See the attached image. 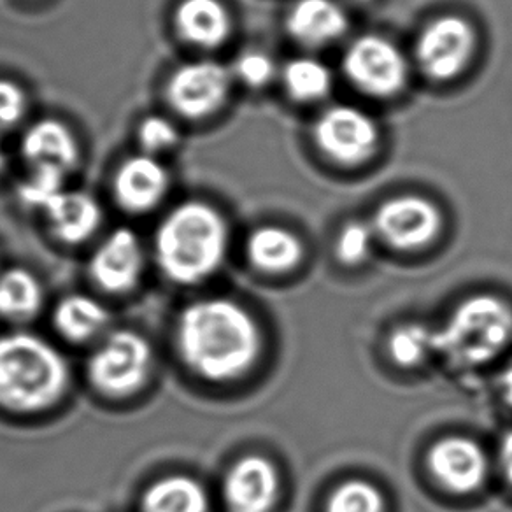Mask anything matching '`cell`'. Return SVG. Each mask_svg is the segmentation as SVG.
I'll use <instances>...</instances> for the list:
<instances>
[{"label":"cell","instance_id":"cell-1","mask_svg":"<svg viewBox=\"0 0 512 512\" xmlns=\"http://www.w3.org/2000/svg\"><path fill=\"white\" fill-rule=\"evenodd\" d=\"M178 346L193 372L209 381H228L255 365L262 339L255 320L239 304L207 299L179 316Z\"/></svg>","mask_w":512,"mask_h":512},{"label":"cell","instance_id":"cell-2","mask_svg":"<svg viewBox=\"0 0 512 512\" xmlns=\"http://www.w3.org/2000/svg\"><path fill=\"white\" fill-rule=\"evenodd\" d=\"M227 251V221L218 209L199 200L172 209L155 235L160 269L181 285H195L213 276Z\"/></svg>","mask_w":512,"mask_h":512},{"label":"cell","instance_id":"cell-3","mask_svg":"<svg viewBox=\"0 0 512 512\" xmlns=\"http://www.w3.org/2000/svg\"><path fill=\"white\" fill-rule=\"evenodd\" d=\"M69 384V367L55 346L29 332L0 337V406L34 413L53 406Z\"/></svg>","mask_w":512,"mask_h":512},{"label":"cell","instance_id":"cell-4","mask_svg":"<svg viewBox=\"0 0 512 512\" xmlns=\"http://www.w3.org/2000/svg\"><path fill=\"white\" fill-rule=\"evenodd\" d=\"M512 337V311L491 295L465 300L434 332V348L460 367L493 360Z\"/></svg>","mask_w":512,"mask_h":512},{"label":"cell","instance_id":"cell-5","mask_svg":"<svg viewBox=\"0 0 512 512\" xmlns=\"http://www.w3.org/2000/svg\"><path fill=\"white\" fill-rule=\"evenodd\" d=\"M151 348L143 335L120 330L100 344L88 363V376L99 392L125 397L148 379Z\"/></svg>","mask_w":512,"mask_h":512},{"label":"cell","instance_id":"cell-6","mask_svg":"<svg viewBox=\"0 0 512 512\" xmlns=\"http://www.w3.org/2000/svg\"><path fill=\"white\" fill-rule=\"evenodd\" d=\"M342 69L351 85L374 99L399 95L409 79V65L402 51L381 36H362L349 44Z\"/></svg>","mask_w":512,"mask_h":512},{"label":"cell","instance_id":"cell-7","mask_svg":"<svg viewBox=\"0 0 512 512\" xmlns=\"http://www.w3.org/2000/svg\"><path fill=\"white\" fill-rule=\"evenodd\" d=\"M314 141L325 157L341 165L367 162L379 143V128L372 116L353 106H334L314 125Z\"/></svg>","mask_w":512,"mask_h":512},{"label":"cell","instance_id":"cell-8","mask_svg":"<svg viewBox=\"0 0 512 512\" xmlns=\"http://www.w3.org/2000/svg\"><path fill=\"white\" fill-rule=\"evenodd\" d=\"M476 48V34L467 20L446 15L428 23L416 43L421 71L435 81H449L462 74Z\"/></svg>","mask_w":512,"mask_h":512},{"label":"cell","instance_id":"cell-9","mask_svg":"<svg viewBox=\"0 0 512 512\" xmlns=\"http://www.w3.org/2000/svg\"><path fill=\"white\" fill-rule=\"evenodd\" d=\"M232 72L213 60L183 64L167 83V99L176 113L202 120L220 111L227 102Z\"/></svg>","mask_w":512,"mask_h":512},{"label":"cell","instance_id":"cell-10","mask_svg":"<svg viewBox=\"0 0 512 512\" xmlns=\"http://www.w3.org/2000/svg\"><path fill=\"white\" fill-rule=\"evenodd\" d=\"M441 211L418 195H402L383 202L374 216L376 234L395 249L425 248L439 235Z\"/></svg>","mask_w":512,"mask_h":512},{"label":"cell","instance_id":"cell-11","mask_svg":"<svg viewBox=\"0 0 512 512\" xmlns=\"http://www.w3.org/2000/svg\"><path fill=\"white\" fill-rule=\"evenodd\" d=\"M144 251L134 230L118 228L100 244L90 262V274L109 293H125L139 283Z\"/></svg>","mask_w":512,"mask_h":512},{"label":"cell","instance_id":"cell-12","mask_svg":"<svg viewBox=\"0 0 512 512\" xmlns=\"http://www.w3.org/2000/svg\"><path fill=\"white\" fill-rule=\"evenodd\" d=\"M278 491V470L264 456L241 458L223 481V497L232 512H269Z\"/></svg>","mask_w":512,"mask_h":512},{"label":"cell","instance_id":"cell-13","mask_svg":"<svg viewBox=\"0 0 512 512\" xmlns=\"http://www.w3.org/2000/svg\"><path fill=\"white\" fill-rule=\"evenodd\" d=\"M171 176L157 157L143 153L120 165L113 181L114 199L128 213H148L169 192Z\"/></svg>","mask_w":512,"mask_h":512},{"label":"cell","instance_id":"cell-14","mask_svg":"<svg viewBox=\"0 0 512 512\" xmlns=\"http://www.w3.org/2000/svg\"><path fill=\"white\" fill-rule=\"evenodd\" d=\"M432 476L453 493L476 491L486 479V456L476 442L465 437H446L430 449Z\"/></svg>","mask_w":512,"mask_h":512},{"label":"cell","instance_id":"cell-15","mask_svg":"<svg viewBox=\"0 0 512 512\" xmlns=\"http://www.w3.org/2000/svg\"><path fill=\"white\" fill-rule=\"evenodd\" d=\"M286 29L297 43L320 48L346 34L348 16L334 0H297L286 18Z\"/></svg>","mask_w":512,"mask_h":512},{"label":"cell","instance_id":"cell-16","mask_svg":"<svg viewBox=\"0 0 512 512\" xmlns=\"http://www.w3.org/2000/svg\"><path fill=\"white\" fill-rule=\"evenodd\" d=\"M51 230L65 244L88 241L102 223V209L90 193L64 190L43 207Z\"/></svg>","mask_w":512,"mask_h":512},{"label":"cell","instance_id":"cell-17","mask_svg":"<svg viewBox=\"0 0 512 512\" xmlns=\"http://www.w3.org/2000/svg\"><path fill=\"white\" fill-rule=\"evenodd\" d=\"M174 25L186 43L204 50L220 48L232 32V18L220 0H181Z\"/></svg>","mask_w":512,"mask_h":512},{"label":"cell","instance_id":"cell-18","mask_svg":"<svg viewBox=\"0 0 512 512\" xmlns=\"http://www.w3.org/2000/svg\"><path fill=\"white\" fill-rule=\"evenodd\" d=\"M22 155L30 167L55 165L71 172L79 160V146L71 128L58 120L37 121L25 132Z\"/></svg>","mask_w":512,"mask_h":512},{"label":"cell","instance_id":"cell-19","mask_svg":"<svg viewBox=\"0 0 512 512\" xmlns=\"http://www.w3.org/2000/svg\"><path fill=\"white\" fill-rule=\"evenodd\" d=\"M248 258L260 271L281 274L295 269L304 255L297 235L285 228H256L248 239Z\"/></svg>","mask_w":512,"mask_h":512},{"label":"cell","instance_id":"cell-20","mask_svg":"<svg viewBox=\"0 0 512 512\" xmlns=\"http://www.w3.org/2000/svg\"><path fill=\"white\" fill-rule=\"evenodd\" d=\"M204 488L188 476H167L144 493V512H207Z\"/></svg>","mask_w":512,"mask_h":512},{"label":"cell","instance_id":"cell-21","mask_svg":"<svg viewBox=\"0 0 512 512\" xmlns=\"http://www.w3.org/2000/svg\"><path fill=\"white\" fill-rule=\"evenodd\" d=\"M55 327L69 341L83 342L100 334L107 323L109 314L102 304L86 295L65 297L55 309Z\"/></svg>","mask_w":512,"mask_h":512},{"label":"cell","instance_id":"cell-22","mask_svg":"<svg viewBox=\"0 0 512 512\" xmlns=\"http://www.w3.org/2000/svg\"><path fill=\"white\" fill-rule=\"evenodd\" d=\"M43 306V288L25 269H9L0 276V314L11 320H27Z\"/></svg>","mask_w":512,"mask_h":512},{"label":"cell","instance_id":"cell-23","mask_svg":"<svg viewBox=\"0 0 512 512\" xmlns=\"http://www.w3.org/2000/svg\"><path fill=\"white\" fill-rule=\"evenodd\" d=\"M332 83V72L316 58H293L283 69V85L286 92L299 102L325 99L332 90Z\"/></svg>","mask_w":512,"mask_h":512},{"label":"cell","instance_id":"cell-24","mask_svg":"<svg viewBox=\"0 0 512 512\" xmlns=\"http://www.w3.org/2000/svg\"><path fill=\"white\" fill-rule=\"evenodd\" d=\"M388 351L393 362L400 367H414L423 362V358L435 351L434 332L420 325H407L393 332L388 342Z\"/></svg>","mask_w":512,"mask_h":512},{"label":"cell","instance_id":"cell-25","mask_svg":"<svg viewBox=\"0 0 512 512\" xmlns=\"http://www.w3.org/2000/svg\"><path fill=\"white\" fill-rule=\"evenodd\" d=\"M67 172L55 165H34L29 178L18 188V195L25 206L43 209L55 195L64 192Z\"/></svg>","mask_w":512,"mask_h":512},{"label":"cell","instance_id":"cell-26","mask_svg":"<svg viewBox=\"0 0 512 512\" xmlns=\"http://www.w3.org/2000/svg\"><path fill=\"white\" fill-rule=\"evenodd\" d=\"M327 512H384V498L372 484L348 481L328 498Z\"/></svg>","mask_w":512,"mask_h":512},{"label":"cell","instance_id":"cell-27","mask_svg":"<svg viewBox=\"0 0 512 512\" xmlns=\"http://www.w3.org/2000/svg\"><path fill=\"white\" fill-rule=\"evenodd\" d=\"M374 230L362 221H351L337 237V256L342 264L360 265L369 256Z\"/></svg>","mask_w":512,"mask_h":512},{"label":"cell","instance_id":"cell-28","mask_svg":"<svg viewBox=\"0 0 512 512\" xmlns=\"http://www.w3.org/2000/svg\"><path fill=\"white\" fill-rule=\"evenodd\" d=\"M139 143L143 146L144 153L157 155L162 151L172 150L179 141L178 128L164 116H148L139 125Z\"/></svg>","mask_w":512,"mask_h":512},{"label":"cell","instance_id":"cell-29","mask_svg":"<svg viewBox=\"0 0 512 512\" xmlns=\"http://www.w3.org/2000/svg\"><path fill=\"white\" fill-rule=\"evenodd\" d=\"M274 72L276 64L264 51H246L235 60V76L251 88H262L271 83Z\"/></svg>","mask_w":512,"mask_h":512},{"label":"cell","instance_id":"cell-30","mask_svg":"<svg viewBox=\"0 0 512 512\" xmlns=\"http://www.w3.org/2000/svg\"><path fill=\"white\" fill-rule=\"evenodd\" d=\"M27 113V95L22 86L11 79L0 78V136L23 120Z\"/></svg>","mask_w":512,"mask_h":512},{"label":"cell","instance_id":"cell-31","mask_svg":"<svg viewBox=\"0 0 512 512\" xmlns=\"http://www.w3.org/2000/svg\"><path fill=\"white\" fill-rule=\"evenodd\" d=\"M500 463L504 469L505 479L512 484V430L505 435L500 446Z\"/></svg>","mask_w":512,"mask_h":512},{"label":"cell","instance_id":"cell-32","mask_svg":"<svg viewBox=\"0 0 512 512\" xmlns=\"http://www.w3.org/2000/svg\"><path fill=\"white\" fill-rule=\"evenodd\" d=\"M500 386H502V393H504V399L507 400V404L512 407V360L507 363L502 377H500Z\"/></svg>","mask_w":512,"mask_h":512},{"label":"cell","instance_id":"cell-33","mask_svg":"<svg viewBox=\"0 0 512 512\" xmlns=\"http://www.w3.org/2000/svg\"><path fill=\"white\" fill-rule=\"evenodd\" d=\"M4 167H6V157H4V153H2V150H0V172H2Z\"/></svg>","mask_w":512,"mask_h":512},{"label":"cell","instance_id":"cell-34","mask_svg":"<svg viewBox=\"0 0 512 512\" xmlns=\"http://www.w3.org/2000/svg\"><path fill=\"white\" fill-rule=\"evenodd\" d=\"M355 2H367V0H355Z\"/></svg>","mask_w":512,"mask_h":512}]
</instances>
